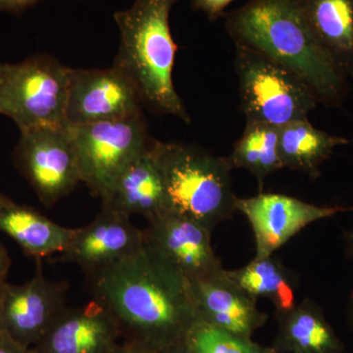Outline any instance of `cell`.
<instances>
[{
	"mask_svg": "<svg viewBox=\"0 0 353 353\" xmlns=\"http://www.w3.org/2000/svg\"><path fill=\"white\" fill-rule=\"evenodd\" d=\"M69 127L81 182L101 199L150 146L143 114L126 119Z\"/></svg>",
	"mask_w": 353,
	"mask_h": 353,
	"instance_id": "52a82bcc",
	"label": "cell"
},
{
	"mask_svg": "<svg viewBox=\"0 0 353 353\" xmlns=\"http://www.w3.org/2000/svg\"><path fill=\"white\" fill-rule=\"evenodd\" d=\"M178 1L136 0L129 9L114 14L121 41L113 66L132 81L143 103L154 112L190 124V114L173 82L176 46L169 18Z\"/></svg>",
	"mask_w": 353,
	"mask_h": 353,
	"instance_id": "3957f363",
	"label": "cell"
},
{
	"mask_svg": "<svg viewBox=\"0 0 353 353\" xmlns=\"http://www.w3.org/2000/svg\"><path fill=\"white\" fill-rule=\"evenodd\" d=\"M315 38L334 64L353 78V0H303Z\"/></svg>",
	"mask_w": 353,
	"mask_h": 353,
	"instance_id": "ac0fdd59",
	"label": "cell"
},
{
	"mask_svg": "<svg viewBox=\"0 0 353 353\" xmlns=\"http://www.w3.org/2000/svg\"><path fill=\"white\" fill-rule=\"evenodd\" d=\"M230 276L250 296L269 299L276 311L296 305V280L292 272L273 255L254 257L238 270L228 271Z\"/></svg>",
	"mask_w": 353,
	"mask_h": 353,
	"instance_id": "44dd1931",
	"label": "cell"
},
{
	"mask_svg": "<svg viewBox=\"0 0 353 353\" xmlns=\"http://www.w3.org/2000/svg\"><path fill=\"white\" fill-rule=\"evenodd\" d=\"M143 246V230L134 226L130 217L102 208L90 224L75 229L59 261L80 265L92 275L131 256Z\"/></svg>",
	"mask_w": 353,
	"mask_h": 353,
	"instance_id": "5bb4252c",
	"label": "cell"
},
{
	"mask_svg": "<svg viewBox=\"0 0 353 353\" xmlns=\"http://www.w3.org/2000/svg\"><path fill=\"white\" fill-rule=\"evenodd\" d=\"M234 0H190L192 6L197 11L205 14L210 21L217 20L225 12Z\"/></svg>",
	"mask_w": 353,
	"mask_h": 353,
	"instance_id": "cb8c5ba5",
	"label": "cell"
},
{
	"mask_svg": "<svg viewBox=\"0 0 353 353\" xmlns=\"http://www.w3.org/2000/svg\"><path fill=\"white\" fill-rule=\"evenodd\" d=\"M3 285V284H2ZM0 285V334L3 332V327H2V301H1V287Z\"/></svg>",
	"mask_w": 353,
	"mask_h": 353,
	"instance_id": "1f68e13d",
	"label": "cell"
},
{
	"mask_svg": "<svg viewBox=\"0 0 353 353\" xmlns=\"http://www.w3.org/2000/svg\"><path fill=\"white\" fill-rule=\"evenodd\" d=\"M236 206L252 226L256 245L255 257L271 256L312 223L353 211V206H320L285 194L262 192L248 199L238 197Z\"/></svg>",
	"mask_w": 353,
	"mask_h": 353,
	"instance_id": "8fae6325",
	"label": "cell"
},
{
	"mask_svg": "<svg viewBox=\"0 0 353 353\" xmlns=\"http://www.w3.org/2000/svg\"><path fill=\"white\" fill-rule=\"evenodd\" d=\"M143 245L188 283L222 270L211 243V233L188 216L168 211L148 220Z\"/></svg>",
	"mask_w": 353,
	"mask_h": 353,
	"instance_id": "9c48e42d",
	"label": "cell"
},
{
	"mask_svg": "<svg viewBox=\"0 0 353 353\" xmlns=\"http://www.w3.org/2000/svg\"><path fill=\"white\" fill-rule=\"evenodd\" d=\"M347 313L348 324L352 327L353 331V290L352 294H350V299H348Z\"/></svg>",
	"mask_w": 353,
	"mask_h": 353,
	"instance_id": "f546056e",
	"label": "cell"
},
{
	"mask_svg": "<svg viewBox=\"0 0 353 353\" xmlns=\"http://www.w3.org/2000/svg\"><path fill=\"white\" fill-rule=\"evenodd\" d=\"M234 68L246 122L282 128L308 119L317 97L299 77L259 51L236 46Z\"/></svg>",
	"mask_w": 353,
	"mask_h": 353,
	"instance_id": "5b68a950",
	"label": "cell"
},
{
	"mask_svg": "<svg viewBox=\"0 0 353 353\" xmlns=\"http://www.w3.org/2000/svg\"><path fill=\"white\" fill-rule=\"evenodd\" d=\"M121 332L110 313L97 301L65 309L32 353H112Z\"/></svg>",
	"mask_w": 353,
	"mask_h": 353,
	"instance_id": "9a60e30c",
	"label": "cell"
},
{
	"mask_svg": "<svg viewBox=\"0 0 353 353\" xmlns=\"http://www.w3.org/2000/svg\"><path fill=\"white\" fill-rule=\"evenodd\" d=\"M112 353H154L152 350L134 343V341H123Z\"/></svg>",
	"mask_w": 353,
	"mask_h": 353,
	"instance_id": "4316f807",
	"label": "cell"
},
{
	"mask_svg": "<svg viewBox=\"0 0 353 353\" xmlns=\"http://www.w3.org/2000/svg\"><path fill=\"white\" fill-rule=\"evenodd\" d=\"M102 208L146 220L171 211L163 181L150 150L137 158L102 197Z\"/></svg>",
	"mask_w": 353,
	"mask_h": 353,
	"instance_id": "2e32d148",
	"label": "cell"
},
{
	"mask_svg": "<svg viewBox=\"0 0 353 353\" xmlns=\"http://www.w3.org/2000/svg\"><path fill=\"white\" fill-rule=\"evenodd\" d=\"M11 259L8 252L0 241V285L6 282L7 274L10 268Z\"/></svg>",
	"mask_w": 353,
	"mask_h": 353,
	"instance_id": "83f0119b",
	"label": "cell"
},
{
	"mask_svg": "<svg viewBox=\"0 0 353 353\" xmlns=\"http://www.w3.org/2000/svg\"><path fill=\"white\" fill-rule=\"evenodd\" d=\"M0 353H32L31 348H27L16 343L10 336L2 332L0 334Z\"/></svg>",
	"mask_w": 353,
	"mask_h": 353,
	"instance_id": "484cf974",
	"label": "cell"
},
{
	"mask_svg": "<svg viewBox=\"0 0 353 353\" xmlns=\"http://www.w3.org/2000/svg\"><path fill=\"white\" fill-rule=\"evenodd\" d=\"M185 343L192 353H277L252 339L241 338L199 321L190 330Z\"/></svg>",
	"mask_w": 353,
	"mask_h": 353,
	"instance_id": "603a6c76",
	"label": "cell"
},
{
	"mask_svg": "<svg viewBox=\"0 0 353 353\" xmlns=\"http://www.w3.org/2000/svg\"><path fill=\"white\" fill-rule=\"evenodd\" d=\"M350 139L317 129L308 119L296 120L279 130V152L283 167L301 172L311 180L321 176L322 165L336 148Z\"/></svg>",
	"mask_w": 353,
	"mask_h": 353,
	"instance_id": "ffe728a7",
	"label": "cell"
},
{
	"mask_svg": "<svg viewBox=\"0 0 353 353\" xmlns=\"http://www.w3.org/2000/svg\"><path fill=\"white\" fill-rule=\"evenodd\" d=\"M158 353H192V352L188 347L185 341H183V343H178V345L165 348V350Z\"/></svg>",
	"mask_w": 353,
	"mask_h": 353,
	"instance_id": "f1b7e54d",
	"label": "cell"
},
{
	"mask_svg": "<svg viewBox=\"0 0 353 353\" xmlns=\"http://www.w3.org/2000/svg\"><path fill=\"white\" fill-rule=\"evenodd\" d=\"M7 199L8 197L3 196V194H0V212H1L2 208L6 205Z\"/></svg>",
	"mask_w": 353,
	"mask_h": 353,
	"instance_id": "d6a6232c",
	"label": "cell"
},
{
	"mask_svg": "<svg viewBox=\"0 0 353 353\" xmlns=\"http://www.w3.org/2000/svg\"><path fill=\"white\" fill-rule=\"evenodd\" d=\"M71 68L48 55L4 63L0 83V114L20 132L66 124Z\"/></svg>",
	"mask_w": 353,
	"mask_h": 353,
	"instance_id": "8992f818",
	"label": "cell"
},
{
	"mask_svg": "<svg viewBox=\"0 0 353 353\" xmlns=\"http://www.w3.org/2000/svg\"><path fill=\"white\" fill-rule=\"evenodd\" d=\"M4 63L0 62V83H1L2 75H3Z\"/></svg>",
	"mask_w": 353,
	"mask_h": 353,
	"instance_id": "836d02e7",
	"label": "cell"
},
{
	"mask_svg": "<svg viewBox=\"0 0 353 353\" xmlns=\"http://www.w3.org/2000/svg\"><path fill=\"white\" fill-rule=\"evenodd\" d=\"M64 283L44 278L41 259L36 274L24 285L1 287L2 327L12 340L27 348L36 345L66 309Z\"/></svg>",
	"mask_w": 353,
	"mask_h": 353,
	"instance_id": "7c38bea8",
	"label": "cell"
},
{
	"mask_svg": "<svg viewBox=\"0 0 353 353\" xmlns=\"http://www.w3.org/2000/svg\"><path fill=\"white\" fill-rule=\"evenodd\" d=\"M90 277L95 301L112 316L124 341L152 352L183 343L199 321L188 281L145 245Z\"/></svg>",
	"mask_w": 353,
	"mask_h": 353,
	"instance_id": "6da1fadb",
	"label": "cell"
},
{
	"mask_svg": "<svg viewBox=\"0 0 353 353\" xmlns=\"http://www.w3.org/2000/svg\"><path fill=\"white\" fill-rule=\"evenodd\" d=\"M141 101L132 81L116 67L72 69L66 124L71 127L141 115Z\"/></svg>",
	"mask_w": 353,
	"mask_h": 353,
	"instance_id": "30bf717a",
	"label": "cell"
},
{
	"mask_svg": "<svg viewBox=\"0 0 353 353\" xmlns=\"http://www.w3.org/2000/svg\"><path fill=\"white\" fill-rule=\"evenodd\" d=\"M14 162L39 201L50 208L81 183L68 125L21 132Z\"/></svg>",
	"mask_w": 353,
	"mask_h": 353,
	"instance_id": "ba28073f",
	"label": "cell"
},
{
	"mask_svg": "<svg viewBox=\"0 0 353 353\" xmlns=\"http://www.w3.org/2000/svg\"><path fill=\"white\" fill-rule=\"evenodd\" d=\"M276 319L277 353H345L324 311L308 297L289 310L276 311Z\"/></svg>",
	"mask_w": 353,
	"mask_h": 353,
	"instance_id": "e0dca14e",
	"label": "cell"
},
{
	"mask_svg": "<svg viewBox=\"0 0 353 353\" xmlns=\"http://www.w3.org/2000/svg\"><path fill=\"white\" fill-rule=\"evenodd\" d=\"M150 157L163 181L171 211L201 223L212 232L236 212L232 187L233 166L196 145L152 141Z\"/></svg>",
	"mask_w": 353,
	"mask_h": 353,
	"instance_id": "277c9868",
	"label": "cell"
},
{
	"mask_svg": "<svg viewBox=\"0 0 353 353\" xmlns=\"http://www.w3.org/2000/svg\"><path fill=\"white\" fill-rule=\"evenodd\" d=\"M0 231L15 241L26 254L41 259L64 252L75 229L55 224L34 208L8 199L0 212Z\"/></svg>",
	"mask_w": 353,
	"mask_h": 353,
	"instance_id": "d6986e66",
	"label": "cell"
},
{
	"mask_svg": "<svg viewBox=\"0 0 353 353\" xmlns=\"http://www.w3.org/2000/svg\"><path fill=\"white\" fill-rule=\"evenodd\" d=\"M352 143H353V141H352Z\"/></svg>",
	"mask_w": 353,
	"mask_h": 353,
	"instance_id": "e575fe53",
	"label": "cell"
},
{
	"mask_svg": "<svg viewBox=\"0 0 353 353\" xmlns=\"http://www.w3.org/2000/svg\"><path fill=\"white\" fill-rule=\"evenodd\" d=\"M41 0H0V12L21 14Z\"/></svg>",
	"mask_w": 353,
	"mask_h": 353,
	"instance_id": "d4e9b609",
	"label": "cell"
},
{
	"mask_svg": "<svg viewBox=\"0 0 353 353\" xmlns=\"http://www.w3.org/2000/svg\"><path fill=\"white\" fill-rule=\"evenodd\" d=\"M189 294L199 321L241 338L252 339L268 319L225 269L189 282Z\"/></svg>",
	"mask_w": 353,
	"mask_h": 353,
	"instance_id": "4fadbf2b",
	"label": "cell"
},
{
	"mask_svg": "<svg viewBox=\"0 0 353 353\" xmlns=\"http://www.w3.org/2000/svg\"><path fill=\"white\" fill-rule=\"evenodd\" d=\"M279 130L262 123L246 122L243 134L228 157L234 169H245L254 176L260 192L266 178L284 168L279 152Z\"/></svg>",
	"mask_w": 353,
	"mask_h": 353,
	"instance_id": "7402d4cb",
	"label": "cell"
},
{
	"mask_svg": "<svg viewBox=\"0 0 353 353\" xmlns=\"http://www.w3.org/2000/svg\"><path fill=\"white\" fill-rule=\"evenodd\" d=\"M225 28L234 46L259 51L299 77L319 103L339 108L345 101L348 78L315 38L303 0H252L227 14Z\"/></svg>",
	"mask_w": 353,
	"mask_h": 353,
	"instance_id": "7a4b0ae2",
	"label": "cell"
},
{
	"mask_svg": "<svg viewBox=\"0 0 353 353\" xmlns=\"http://www.w3.org/2000/svg\"><path fill=\"white\" fill-rule=\"evenodd\" d=\"M345 245H347V252L353 256V226L350 228L345 234Z\"/></svg>",
	"mask_w": 353,
	"mask_h": 353,
	"instance_id": "4dcf8cb0",
	"label": "cell"
}]
</instances>
